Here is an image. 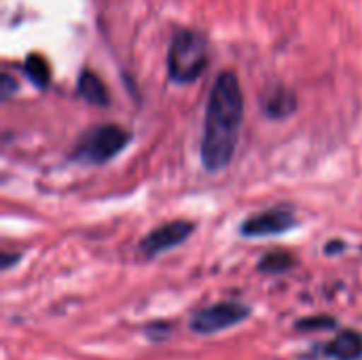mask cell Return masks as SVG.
Instances as JSON below:
<instances>
[{"label": "cell", "mask_w": 362, "mask_h": 360, "mask_svg": "<svg viewBox=\"0 0 362 360\" xmlns=\"http://www.w3.org/2000/svg\"><path fill=\"white\" fill-rule=\"evenodd\" d=\"M244 119V95L233 72L216 76L204 121L202 163L208 172H218L229 166L240 142V127Z\"/></svg>", "instance_id": "cell-1"}, {"label": "cell", "mask_w": 362, "mask_h": 360, "mask_svg": "<svg viewBox=\"0 0 362 360\" xmlns=\"http://www.w3.org/2000/svg\"><path fill=\"white\" fill-rule=\"evenodd\" d=\"M208 64L206 38L193 30H182L172 38L168 51V74L174 83L185 85L199 79Z\"/></svg>", "instance_id": "cell-2"}, {"label": "cell", "mask_w": 362, "mask_h": 360, "mask_svg": "<svg viewBox=\"0 0 362 360\" xmlns=\"http://www.w3.org/2000/svg\"><path fill=\"white\" fill-rule=\"evenodd\" d=\"M129 138H132L129 132H125L119 125L93 127L78 140V144L72 153V159H76L81 163H95V166L106 163L129 144Z\"/></svg>", "instance_id": "cell-3"}, {"label": "cell", "mask_w": 362, "mask_h": 360, "mask_svg": "<svg viewBox=\"0 0 362 360\" xmlns=\"http://www.w3.org/2000/svg\"><path fill=\"white\" fill-rule=\"evenodd\" d=\"M250 316L252 308L244 301H218L204 310H197L189 320V329L195 335H216L246 323Z\"/></svg>", "instance_id": "cell-4"}, {"label": "cell", "mask_w": 362, "mask_h": 360, "mask_svg": "<svg viewBox=\"0 0 362 360\" xmlns=\"http://www.w3.org/2000/svg\"><path fill=\"white\" fill-rule=\"evenodd\" d=\"M195 231V225L189 221H174V223H165L153 231H148L140 244H138V252L146 259H155L161 252H168L180 244H185L191 233Z\"/></svg>", "instance_id": "cell-5"}, {"label": "cell", "mask_w": 362, "mask_h": 360, "mask_svg": "<svg viewBox=\"0 0 362 360\" xmlns=\"http://www.w3.org/2000/svg\"><path fill=\"white\" fill-rule=\"evenodd\" d=\"M299 223L293 214V210L288 208H272L259 214L248 216L242 227L240 233L244 238H269V236H282L291 229H295Z\"/></svg>", "instance_id": "cell-6"}, {"label": "cell", "mask_w": 362, "mask_h": 360, "mask_svg": "<svg viewBox=\"0 0 362 360\" xmlns=\"http://www.w3.org/2000/svg\"><path fill=\"white\" fill-rule=\"evenodd\" d=\"M318 354L327 360H362V331L341 329L331 342L318 346Z\"/></svg>", "instance_id": "cell-7"}, {"label": "cell", "mask_w": 362, "mask_h": 360, "mask_svg": "<svg viewBox=\"0 0 362 360\" xmlns=\"http://www.w3.org/2000/svg\"><path fill=\"white\" fill-rule=\"evenodd\" d=\"M297 108V98L288 87H272L263 98V110L272 119H286Z\"/></svg>", "instance_id": "cell-8"}, {"label": "cell", "mask_w": 362, "mask_h": 360, "mask_svg": "<svg viewBox=\"0 0 362 360\" xmlns=\"http://www.w3.org/2000/svg\"><path fill=\"white\" fill-rule=\"evenodd\" d=\"M76 91L78 95L93 104V106H106L108 104V91L104 87V83L89 70H85L81 76H78V85H76Z\"/></svg>", "instance_id": "cell-9"}, {"label": "cell", "mask_w": 362, "mask_h": 360, "mask_svg": "<svg viewBox=\"0 0 362 360\" xmlns=\"http://www.w3.org/2000/svg\"><path fill=\"white\" fill-rule=\"evenodd\" d=\"M297 265L295 257L286 250H274V252H267L261 257L257 269L261 274H267V276H280V274H286L291 272L293 267Z\"/></svg>", "instance_id": "cell-10"}, {"label": "cell", "mask_w": 362, "mask_h": 360, "mask_svg": "<svg viewBox=\"0 0 362 360\" xmlns=\"http://www.w3.org/2000/svg\"><path fill=\"white\" fill-rule=\"evenodd\" d=\"M23 72L25 76L30 79V83L38 89H45L49 85V79H51V70H49V64L42 55H28L25 64H23Z\"/></svg>", "instance_id": "cell-11"}, {"label": "cell", "mask_w": 362, "mask_h": 360, "mask_svg": "<svg viewBox=\"0 0 362 360\" xmlns=\"http://www.w3.org/2000/svg\"><path fill=\"white\" fill-rule=\"evenodd\" d=\"M293 329L295 331H301V333L335 331V329H339V323H337V318H333L329 314H316V316H305V318L295 320Z\"/></svg>", "instance_id": "cell-12"}, {"label": "cell", "mask_w": 362, "mask_h": 360, "mask_svg": "<svg viewBox=\"0 0 362 360\" xmlns=\"http://www.w3.org/2000/svg\"><path fill=\"white\" fill-rule=\"evenodd\" d=\"M144 335H146V339H151V342H165L172 333H170V325L168 323H148L144 329Z\"/></svg>", "instance_id": "cell-13"}, {"label": "cell", "mask_w": 362, "mask_h": 360, "mask_svg": "<svg viewBox=\"0 0 362 360\" xmlns=\"http://www.w3.org/2000/svg\"><path fill=\"white\" fill-rule=\"evenodd\" d=\"M15 91H17V83L13 81V76L8 72H4L2 74V100H8L11 93H15Z\"/></svg>", "instance_id": "cell-14"}, {"label": "cell", "mask_w": 362, "mask_h": 360, "mask_svg": "<svg viewBox=\"0 0 362 360\" xmlns=\"http://www.w3.org/2000/svg\"><path fill=\"white\" fill-rule=\"evenodd\" d=\"M19 259H21V255H17V252H2V257H0V267H2V272H8L13 265H17Z\"/></svg>", "instance_id": "cell-15"}, {"label": "cell", "mask_w": 362, "mask_h": 360, "mask_svg": "<svg viewBox=\"0 0 362 360\" xmlns=\"http://www.w3.org/2000/svg\"><path fill=\"white\" fill-rule=\"evenodd\" d=\"M346 248V244L344 242H331V244H327V255H335V252H341Z\"/></svg>", "instance_id": "cell-16"}]
</instances>
